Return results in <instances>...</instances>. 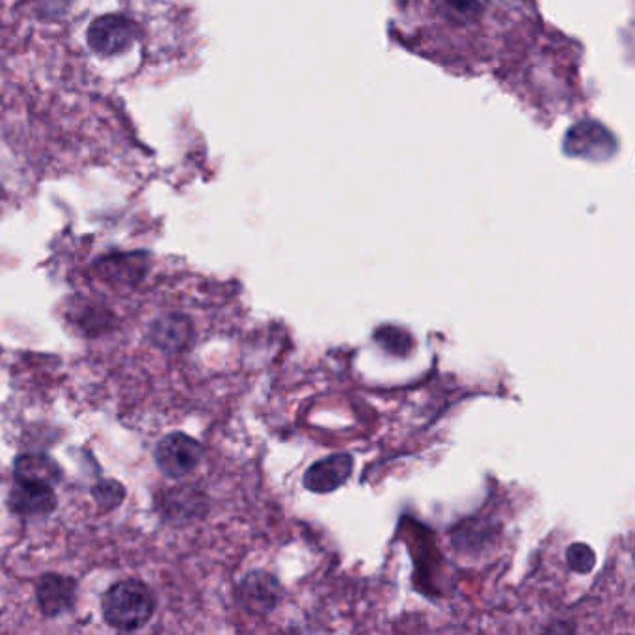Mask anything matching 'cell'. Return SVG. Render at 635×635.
Masks as SVG:
<instances>
[{"label":"cell","instance_id":"1","mask_svg":"<svg viewBox=\"0 0 635 635\" xmlns=\"http://www.w3.org/2000/svg\"><path fill=\"white\" fill-rule=\"evenodd\" d=\"M399 40L451 74L517 57L537 30V0H393Z\"/></svg>","mask_w":635,"mask_h":635},{"label":"cell","instance_id":"8","mask_svg":"<svg viewBox=\"0 0 635 635\" xmlns=\"http://www.w3.org/2000/svg\"><path fill=\"white\" fill-rule=\"evenodd\" d=\"M75 590H77L75 579L58 576V574H47L38 584V602H40L41 613L47 617H57L68 612L74 606Z\"/></svg>","mask_w":635,"mask_h":635},{"label":"cell","instance_id":"3","mask_svg":"<svg viewBox=\"0 0 635 635\" xmlns=\"http://www.w3.org/2000/svg\"><path fill=\"white\" fill-rule=\"evenodd\" d=\"M202 457H204L202 443L183 432H174L163 438L155 451V459L160 470L170 477L187 476L202 462Z\"/></svg>","mask_w":635,"mask_h":635},{"label":"cell","instance_id":"6","mask_svg":"<svg viewBox=\"0 0 635 635\" xmlns=\"http://www.w3.org/2000/svg\"><path fill=\"white\" fill-rule=\"evenodd\" d=\"M354 459L349 453L330 455L307 468L302 485L313 494H330L343 487L352 476Z\"/></svg>","mask_w":635,"mask_h":635},{"label":"cell","instance_id":"11","mask_svg":"<svg viewBox=\"0 0 635 635\" xmlns=\"http://www.w3.org/2000/svg\"><path fill=\"white\" fill-rule=\"evenodd\" d=\"M567 563L574 573L589 574L596 565L595 550L584 543H576L567 550Z\"/></svg>","mask_w":635,"mask_h":635},{"label":"cell","instance_id":"2","mask_svg":"<svg viewBox=\"0 0 635 635\" xmlns=\"http://www.w3.org/2000/svg\"><path fill=\"white\" fill-rule=\"evenodd\" d=\"M154 612V593L137 579H125L113 585L102 598V617L113 628L121 632L143 628Z\"/></svg>","mask_w":635,"mask_h":635},{"label":"cell","instance_id":"10","mask_svg":"<svg viewBox=\"0 0 635 635\" xmlns=\"http://www.w3.org/2000/svg\"><path fill=\"white\" fill-rule=\"evenodd\" d=\"M374 341L392 354H407L412 346L410 335L401 329H395V326H384V329L377 330Z\"/></svg>","mask_w":635,"mask_h":635},{"label":"cell","instance_id":"12","mask_svg":"<svg viewBox=\"0 0 635 635\" xmlns=\"http://www.w3.org/2000/svg\"><path fill=\"white\" fill-rule=\"evenodd\" d=\"M124 496V487L116 481H102L94 488V498H96L97 504L105 507V509H114V507H118V505L121 504Z\"/></svg>","mask_w":635,"mask_h":635},{"label":"cell","instance_id":"5","mask_svg":"<svg viewBox=\"0 0 635 635\" xmlns=\"http://www.w3.org/2000/svg\"><path fill=\"white\" fill-rule=\"evenodd\" d=\"M238 602L252 615H267L282 602L284 589L273 574L265 570L246 574L237 590Z\"/></svg>","mask_w":635,"mask_h":635},{"label":"cell","instance_id":"7","mask_svg":"<svg viewBox=\"0 0 635 635\" xmlns=\"http://www.w3.org/2000/svg\"><path fill=\"white\" fill-rule=\"evenodd\" d=\"M10 509L19 517H49L57 507V496L52 487L43 482L18 481L8 496Z\"/></svg>","mask_w":635,"mask_h":635},{"label":"cell","instance_id":"4","mask_svg":"<svg viewBox=\"0 0 635 635\" xmlns=\"http://www.w3.org/2000/svg\"><path fill=\"white\" fill-rule=\"evenodd\" d=\"M137 38V29L124 16H101L88 29V46L101 57L127 51Z\"/></svg>","mask_w":635,"mask_h":635},{"label":"cell","instance_id":"9","mask_svg":"<svg viewBox=\"0 0 635 635\" xmlns=\"http://www.w3.org/2000/svg\"><path fill=\"white\" fill-rule=\"evenodd\" d=\"M16 477L18 481L43 482L49 487H55L62 479V470L47 455H21L16 460Z\"/></svg>","mask_w":635,"mask_h":635}]
</instances>
